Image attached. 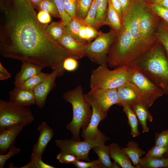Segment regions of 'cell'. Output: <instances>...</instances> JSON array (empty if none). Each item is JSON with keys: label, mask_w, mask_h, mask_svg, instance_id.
I'll return each mask as SVG.
<instances>
[{"label": "cell", "mask_w": 168, "mask_h": 168, "mask_svg": "<svg viewBox=\"0 0 168 168\" xmlns=\"http://www.w3.org/2000/svg\"><path fill=\"white\" fill-rule=\"evenodd\" d=\"M123 14L128 9L129 6V0H119Z\"/></svg>", "instance_id": "obj_49"}, {"label": "cell", "mask_w": 168, "mask_h": 168, "mask_svg": "<svg viewBox=\"0 0 168 168\" xmlns=\"http://www.w3.org/2000/svg\"><path fill=\"white\" fill-rule=\"evenodd\" d=\"M130 65L139 69L168 95V58L161 44L153 46Z\"/></svg>", "instance_id": "obj_2"}, {"label": "cell", "mask_w": 168, "mask_h": 168, "mask_svg": "<svg viewBox=\"0 0 168 168\" xmlns=\"http://www.w3.org/2000/svg\"><path fill=\"white\" fill-rule=\"evenodd\" d=\"M77 59L72 56L66 58L63 61V67L65 70L72 72L76 70L78 67Z\"/></svg>", "instance_id": "obj_39"}, {"label": "cell", "mask_w": 168, "mask_h": 168, "mask_svg": "<svg viewBox=\"0 0 168 168\" xmlns=\"http://www.w3.org/2000/svg\"><path fill=\"white\" fill-rule=\"evenodd\" d=\"M83 96L86 101L90 105H95L106 114L112 106L120 105V104L117 89L90 90Z\"/></svg>", "instance_id": "obj_9"}, {"label": "cell", "mask_w": 168, "mask_h": 168, "mask_svg": "<svg viewBox=\"0 0 168 168\" xmlns=\"http://www.w3.org/2000/svg\"><path fill=\"white\" fill-rule=\"evenodd\" d=\"M44 67L28 62H23L20 71L15 76L14 84L17 86L41 72Z\"/></svg>", "instance_id": "obj_19"}, {"label": "cell", "mask_w": 168, "mask_h": 168, "mask_svg": "<svg viewBox=\"0 0 168 168\" xmlns=\"http://www.w3.org/2000/svg\"><path fill=\"white\" fill-rule=\"evenodd\" d=\"M120 105L126 104L130 107L135 103L141 102V95L137 88L128 81L117 89Z\"/></svg>", "instance_id": "obj_16"}, {"label": "cell", "mask_w": 168, "mask_h": 168, "mask_svg": "<svg viewBox=\"0 0 168 168\" xmlns=\"http://www.w3.org/2000/svg\"><path fill=\"white\" fill-rule=\"evenodd\" d=\"M56 159L62 163H72L77 160V157L74 155L67 153L60 152L57 156Z\"/></svg>", "instance_id": "obj_44"}, {"label": "cell", "mask_w": 168, "mask_h": 168, "mask_svg": "<svg viewBox=\"0 0 168 168\" xmlns=\"http://www.w3.org/2000/svg\"><path fill=\"white\" fill-rule=\"evenodd\" d=\"M64 5L66 12L72 19L76 17V0H64Z\"/></svg>", "instance_id": "obj_40"}, {"label": "cell", "mask_w": 168, "mask_h": 168, "mask_svg": "<svg viewBox=\"0 0 168 168\" xmlns=\"http://www.w3.org/2000/svg\"><path fill=\"white\" fill-rule=\"evenodd\" d=\"M11 77V74L0 62V80H1L7 79Z\"/></svg>", "instance_id": "obj_47"}, {"label": "cell", "mask_w": 168, "mask_h": 168, "mask_svg": "<svg viewBox=\"0 0 168 168\" xmlns=\"http://www.w3.org/2000/svg\"><path fill=\"white\" fill-rule=\"evenodd\" d=\"M58 43L77 59L85 56V49L87 44L76 39L66 31Z\"/></svg>", "instance_id": "obj_15"}, {"label": "cell", "mask_w": 168, "mask_h": 168, "mask_svg": "<svg viewBox=\"0 0 168 168\" xmlns=\"http://www.w3.org/2000/svg\"><path fill=\"white\" fill-rule=\"evenodd\" d=\"M26 126L19 124L0 130V154H4L14 144L17 135Z\"/></svg>", "instance_id": "obj_18"}, {"label": "cell", "mask_w": 168, "mask_h": 168, "mask_svg": "<svg viewBox=\"0 0 168 168\" xmlns=\"http://www.w3.org/2000/svg\"><path fill=\"white\" fill-rule=\"evenodd\" d=\"M164 0H153V1L155 4L159 5Z\"/></svg>", "instance_id": "obj_52"}, {"label": "cell", "mask_w": 168, "mask_h": 168, "mask_svg": "<svg viewBox=\"0 0 168 168\" xmlns=\"http://www.w3.org/2000/svg\"><path fill=\"white\" fill-rule=\"evenodd\" d=\"M39 21L43 24H48L51 21L50 14L45 11H40L37 14Z\"/></svg>", "instance_id": "obj_46"}, {"label": "cell", "mask_w": 168, "mask_h": 168, "mask_svg": "<svg viewBox=\"0 0 168 168\" xmlns=\"http://www.w3.org/2000/svg\"><path fill=\"white\" fill-rule=\"evenodd\" d=\"M109 138L104 134L98 139L94 140H85L77 141L73 138L59 139L55 141L56 145L59 148L60 152L72 154L78 160L89 161L88 155L90 150L95 146L105 143Z\"/></svg>", "instance_id": "obj_8"}, {"label": "cell", "mask_w": 168, "mask_h": 168, "mask_svg": "<svg viewBox=\"0 0 168 168\" xmlns=\"http://www.w3.org/2000/svg\"><path fill=\"white\" fill-rule=\"evenodd\" d=\"M159 5L164 8L168 9V0H164Z\"/></svg>", "instance_id": "obj_50"}, {"label": "cell", "mask_w": 168, "mask_h": 168, "mask_svg": "<svg viewBox=\"0 0 168 168\" xmlns=\"http://www.w3.org/2000/svg\"><path fill=\"white\" fill-rule=\"evenodd\" d=\"M37 130L39 133V136L33 147L31 158L42 157L47 144L54 135V130L44 122L39 125Z\"/></svg>", "instance_id": "obj_14"}, {"label": "cell", "mask_w": 168, "mask_h": 168, "mask_svg": "<svg viewBox=\"0 0 168 168\" xmlns=\"http://www.w3.org/2000/svg\"><path fill=\"white\" fill-rule=\"evenodd\" d=\"M167 57L168 58V56L167 55Z\"/></svg>", "instance_id": "obj_54"}, {"label": "cell", "mask_w": 168, "mask_h": 168, "mask_svg": "<svg viewBox=\"0 0 168 168\" xmlns=\"http://www.w3.org/2000/svg\"><path fill=\"white\" fill-rule=\"evenodd\" d=\"M96 0H92V4L88 15L84 20L88 25L94 27L95 18L96 13Z\"/></svg>", "instance_id": "obj_41"}, {"label": "cell", "mask_w": 168, "mask_h": 168, "mask_svg": "<svg viewBox=\"0 0 168 168\" xmlns=\"http://www.w3.org/2000/svg\"><path fill=\"white\" fill-rule=\"evenodd\" d=\"M65 71L63 68L53 70L51 73L33 90L35 104L39 108L44 107L47 96L54 86L56 78L63 75Z\"/></svg>", "instance_id": "obj_11"}, {"label": "cell", "mask_w": 168, "mask_h": 168, "mask_svg": "<svg viewBox=\"0 0 168 168\" xmlns=\"http://www.w3.org/2000/svg\"><path fill=\"white\" fill-rule=\"evenodd\" d=\"M35 119L29 108L16 105L0 100V130L19 124H30Z\"/></svg>", "instance_id": "obj_6"}, {"label": "cell", "mask_w": 168, "mask_h": 168, "mask_svg": "<svg viewBox=\"0 0 168 168\" xmlns=\"http://www.w3.org/2000/svg\"><path fill=\"white\" fill-rule=\"evenodd\" d=\"M110 158L123 168H137L133 166L128 155L117 143H113L109 146Z\"/></svg>", "instance_id": "obj_20"}, {"label": "cell", "mask_w": 168, "mask_h": 168, "mask_svg": "<svg viewBox=\"0 0 168 168\" xmlns=\"http://www.w3.org/2000/svg\"><path fill=\"white\" fill-rule=\"evenodd\" d=\"M43 0H29L32 5L36 4Z\"/></svg>", "instance_id": "obj_51"}, {"label": "cell", "mask_w": 168, "mask_h": 168, "mask_svg": "<svg viewBox=\"0 0 168 168\" xmlns=\"http://www.w3.org/2000/svg\"><path fill=\"white\" fill-rule=\"evenodd\" d=\"M157 36L160 44L168 56V27L166 24L159 28Z\"/></svg>", "instance_id": "obj_33"}, {"label": "cell", "mask_w": 168, "mask_h": 168, "mask_svg": "<svg viewBox=\"0 0 168 168\" xmlns=\"http://www.w3.org/2000/svg\"><path fill=\"white\" fill-rule=\"evenodd\" d=\"M78 168H100L98 160L84 162L77 160L72 163Z\"/></svg>", "instance_id": "obj_42"}, {"label": "cell", "mask_w": 168, "mask_h": 168, "mask_svg": "<svg viewBox=\"0 0 168 168\" xmlns=\"http://www.w3.org/2000/svg\"><path fill=\"white\" fill-rule=\"evenodd\" d=\"M123 110L128 119V122L131 129V134L133 137L138 136L140 133L138 129V119L130 107L126 104L123 105Z\"/></svg>", "instance_id": "obj_27"}, {"label": "cell", "mask_w": 168, "mask_h": 168, "mask_svg": "<svg viewBox=\"0 0 168 168\" xmlns=\"http://www.w3.org/2000/svg\"><path fill=\"white\" fill-rule=\"evenodd\" d=\"M46 30L50 37L57 42L66 31V26L61 21L52 22L47 26Z\"/></svg>", "instance_id": "obj_28"}, {"label": "cell", "mask_w": 168, "mask_h": 168, "mask_svg": "<svg viewBox=\"0 0 168 168\" xmlns=\"http://www.w3.org/2000/svg\"><path fill=\"white\" fill-rule=\"evenodd\" d=\"M137 168H168V157L158 158L142 157Z\"/></svg>", "instance_id": "obj_25"}, {"label": "cell", "mask_w": 168, "mask_h": 168, "mask_svg": "<svg viewBox=\"0 0 168 168\" xmlns=\"http://www.w3.org/2000/svg\"><path fill=\"white\" fill-rule=\"evenodd\" d=\"M6 154H0V168H3L7 161L11 157L18 154L20 152V149L14 144L9 149Z\"/></svg>", "instance_id": "obj_37"}, {"label": "cell", "mask_w": 168, "mask_h": 168, "mask_svg": "<svg viewBox=\"0 0 168 168\" xmlns=\"http://www.w3.org/2000/svg\"><path fill=\"white\" fill-rule=\"evenodd\" d=\"M136 115L142 127V133H147L149 128L147 126V122L153 121L152 115L147 108L141 102H138L130 107Z\"/></svg>", "instance_id": "obj_22"}, {"label": "cell", "mask_w": 168, "mask_h": 168, "mask_svg": "<svg viewBox=\"0 0 168 168\" xmlns=\"http://www.w3.org/2000/svg\"><path fill=\"white\" fill-rule=\"evenodd\" d=\"M153 11L162 18L168 27V9L164 8L158 4H155L152 7Z\"/></svg>", "instance_id": "obj_43"}, {"label": "cell", "mask_w": 168, "mask_h": 168, "mask_svg": "<svg viewBox=\"0 0 168 168\" xmlns=\"http://www.w3.org/2000/svg\"><path fill=\"white\" fill-rule=\"evenodd\" d=\"M81 86L69 90L63 94L64 100L69 103L72 109V120L66 126L67 129L72 133L73 138L80 141V131L85 130L91 119L92 109L91 105L85 100Z\"/></svg>", "instance_id": "obj_3"}, {"label": "cell", "mask_w": 168, "mask_h": 168, "mask_svg": "<svg viewBox=\"0 0 168 168\" xmlns=\"http://www.w3.org/2000/svg\"><path fill=\"white\" fill-rule=\"evenodd\" d=\"M116 33L113 29L106 33L100 31L93 41L86 44L85 56L100 65L107 64L109 49L115 39Z\"/></svg>", "instance_id": "obj_7"}, {"label": "cell", "mask_w": 168, "mask_h": 168, "mask_svg": "<svg viewBox=\"0 0 168 168\" xmlns=\"http://www.w3.org/2000/svg\"><path fill=\"white\" fill-rule=\"evenodd\" d=\"M48 25L39 21L29 0H12L2 6L0 54L53 70L63 68L64 59L73 56L48 35Z\"/></svg>", "instance_id": "obj_1"}, {"label": "cell", "mask_w": 168, "mask_h": 168, "mask_svg": "<svg viewBox=\"0 0 168 168\" xmlns=\"http://www.w3.org/2000/svg\"><path fill=\"white\" fill-rule=\"evenodd\" d=\"M163 156L168 157V151L164 154Z\"/></svg>", "instance_id": "obj_53"}, {"label": "cell", "mask_w": 168, "mask_h": 168, "mask_svg": "<svg viewBox=\"0 0 168 168\" xmlns=\"http://www.w3.org/2000/svg\"><path fill=\"white\" fill-rule=\"evenodd\" d=\"M126 12L128 17L130 31L140 58L152 47L146 44L142 39L138 22L137 2L134 3Z\"/></svg>", "instance_id": "obj_10"}, {"label": "cell", "mask_w": 168, "mask_h": 168, "mask_svg": "<svg viewBox=\"0 0 168 168\" xmlns=\"http://www.w3.org/2000/svg\"><path fill=\"white\" fill-rule=\"evenodd\" d=\"M168 151V146L162 147L155 145L148 151L144 157L158 158L163 157L164 154Z\"/></svg>", "instance_id": "obj_35"}, {"label": "cell", "mask_w": 168, "mask_h": 168, "mask_svg": "<svg viewBox=\"0 0 168 168\" xmlns=\"http://www.w3.org/2000/svg\"><path fill=\"white\" fill-rule=\"evenodd\" d=\"M59 13L60 21L66 26L71 20L72 19L66 12L64 5V0H53Z\"/></svg>", "instance_id": "obj_34"}, {"label": "cell", "mask_w": 168, "mask_h": 168, "mask_svg": "<svg viewBox=\"0 0 168 168\" xmlns=\"http://www.w3.org/2000/svg\"><path fill=\"white\" fill-rule=\"evenodd\" d=\"M92 0H76V17L85 20L92 4Z\"/></svg>", "instance_id": "obj_32"}, {"label": "cell", "mask_w": 168, "mask_h": 168, "mask_svg": "<svg viewBox=\"0 0 168 168\" xmlns=\"http://www.w3.org/2000/svg\"><path fill=\"white\" fill-rule=\"evenodd\" d=\"M33 6L39 11H45L53 17L60 18L59 13L53 0H43Z\"/></svg>", "instance_id": "obj_30"}, {"label": "cell", "mask_w": 168, "mask_h": 168, "mask_svg": "<svg viewBox=\"0 0 168 168\" xmlns=\"http://www.w3.org/2000/svg\"><path fill=\"white\" fill-rule=\"evenodd\" d=\"M130 66L109 69L107 64L100 65L92 71L90 90L117 89L128 82Z\"/></svg>", "instance_id": "obj_4"}, {"label": "cell", "mask_w": 168, "mask_h": 168, "mask_svg": "<svg viewBox=\"0 0 168 168\" xmlns=\"http://www.w3.org/2000/svg\"><path fill=\"white\" fill-rule=\"evenodd\" d=\"M112 5L114 8L118 13L121 18L122 16V13L119 0H110Z\"/></svg>", "instance_id": "obj_48"}, {"label": "cell", "mask_w": 168, "mask_h": 168, "mask_svg": "<svg viewBox=\"0 0 168 168\" xmlns=\"http://www.w3.org/2000/svg\"><path fill=\"white\" fill-rule=\"evenodd\" d=\"M86 30L87 44L91 42L93 39L96 38L100 32L95 27L87 24L86 26Z\"/></svg>", "instance_id": "obj_45"}, {"label": "cell", "mask_w": 168, "mask_h": 168, "mask_svg": "<svg viewBox=\"0 0 168 168\" xmlns=\"http://www.w3.org/2000/svg\"><path fill=\"white\" fill-rule=\"evenodd\" d=\"M108 5L105 24L110 26L116 32L119 33L122 30L121 18L113 7L110 0H108Z\"/></svg>", "instance_id": "obj_24"}, {"label": "cell", "mask_w": 168, "mask_h": 168, "mask_svg": "<svg viewBox=\"0 0 168 168\" xmlns=\"http://www.w3.org/2000/svg\"><path fill=\"white\" fill-rule=\"evenodd\" d=\"M9 101L12 104L22 107L33 105L35 103L33 90L15 86L9 92Z\"/></svg>", "instance_id": "obj_17"}, {"label": "cell", "mask_w": 168, "mask_h": 168, "mask_svg": "<svg viewBox=\"0 0 168 168\" xmlns=\"http://www.w3.org/2000/svg\"><path fill=\"white\" fill-rule=\"evenodd\" d=\"M49 73L41 72L29 78L19 86H16L28 90H33L48 76Z\"/></svg>", "instance_id": "obj_29"}, {"label": "cell", "mask_w": 168, "mask_h": 168, "mask_svg": "<svg viewBox=\"0 0 168 168\" xmlns=\"http://www.w3.org/2000/svg\"><path fill=\"white\" fill-rule=\"evenodd\" d=\"M19 168H55L54 166L44 162L42 157L31 158L30 161L24 166Z\"/></svg>", "instance_id": "obj_36"}, {"label": "cell", "mask_w": 168, "mask_h": 168, "mask_svg": "<svg viewBox=\"0 0 168 168\" xmlns=\"http://www.w3.org/2000/svg\"><path fill=\"white\" fill-rule=\"evenodd\" d=\"M129 66L128 81L138 89L141 102L148 108L164 93L139 69L133 66Z\"/></svg>", "instance_id": "obj_5"}, {"label": "cell", "mask_w": 168, "mask_h": 168, "mask_svg": "<svg viewBox=\"0 0 168 168\" xmlns=\"http://www.w3.org/2000/svg\"><path fill=\"white\" fill-rule=\"evenodd\" d=\"M92 114L90 122L86 129L82 130L81 136L85 140H94L100 137L104 134L98 128L100 122L107 115L94 105H91Z\"/></svg>", "instance_id": "obj_13"}, {"label": "cell", "mask_w": 168, "mask_h": 168, "mask_svg": "<svg viewBox=\"0 0 168 168\" xmlns=\"http://www.w3.org/2000/svg\"><path fill=\"white\" fill-rule=\"evenodd\" d=\"M86 23L84 20L76 17L66 26V31L75 38L82 42L79 38V33L82 26Z\"/></svg>", "instance_id": "obj_31"}, {"label": "cell", "mask_w": 168, "mask_h": 168, "mask_svg": "<svg viewBox=\"0 0 168 168\" xmlns=\"http://www.w3.org/2000/svg\"><path fill=\"white\" fill-rule=\"evenodd\" d=\"M122 149L129 157L133 165L136 167L142 157L146 154L145 151L139 147L137 142L133 141H129L126 144V147L122 148Z\"/></svg>", "instance_id": "obj_23"}, {"label": "cell", "mask_w": 168, "mask_h": 168, "mask_svg": "<svg viewBox=\"0 0 168 168\" xmlns=\"http://www.w3.org/2000/svg\"><path fill=\"white\" fill-rule=\"evenodd\" d=\"M96 13L94 27L97 30L106 25L105 19L108 8V0H96Z\"/></svg>", "instance_id": "obj_26"}, {"label": "cell", "mask_w": 168, "mask_h": 168, "mask_svg": "<svg viewBox=\"0 0 168 168\" xmlns=\"http://www.w3.org/2000/svg\"><path fill=\"white\" fill-rule=\"evenodd\" d=\"M98 155L100 168H118L120 166L116 162H112L110 159L109 146L102 143L94 146L92 148Z\"/></svg>", "instance_id": "obj_21"}, {"label": "cell", "mask_w": 168, "mask_h": 168, "mask_svg": "<svg viewBox=\"0 0 168 168\" xmlns=\"http://www.w3.org/2000/svg\"><path fill=\"white\" fill-rule=\"evenodd\" d=\"M137 6L138 22L142 39L146 44L152 47L153 46L151 39L154 26L152 15L144 4L137 2Z\"/></svg>", "instance_id": "obj_12"}, {"label": "cell", "mask_w": 168, "mask_h": 168, "mask_svg": "<svg viewBox=\"0 0 168 168\" xmlns=\"http://www.w3.org/2000/svg\"><path fill=\"white\" fill-rule=\"evenodd\" d=\"M155 142L156 145L162 147L168 146V129L160 133H156Z\"/></svg>", "instance_id": "obj_38"}]
</instances>
